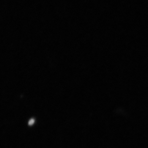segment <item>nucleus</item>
<instances>
[{"mask_svg":"<svg viewBox=\"0 0 148 148\" xmlns=\"http://www.w3.org/2000/svg\"><path fill=\"white\" fill-rule=\"evenodd\" d=\"M34 119H31V120H30L29 122V125H32V124L34 123Z\"/></svg>","mask_w":148,"mask_h":148,"instance_id":"f257e3e1","label":"nucleus"}]
</instances>
